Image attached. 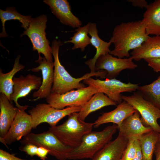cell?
I'll return each mask as SVG.
<instances>
[{"instance_id": "obj_1", "label": "cell", "mask_w": 160, "mask_h": 160, "mask_svg": "<svg viewBox=\"0 0 160 160\" xmlns=\"http://www.w3.org/2000/svg\"><path fill=\"white\" fill-rule=\"evenodd\" d=\"M149 36L142 20L122 22L113 29L109 41L114 48L109 53L119 58L128 57L129 51L140 47Z\"/></svg>"}, {"instance_id": "obj_2", "label": "cell", "mask_w": 160, "mask_h": 160, "mask_svg": "<svg viewBox=\"0 0 160 160\" xmlns=\"http://www.w3.org/2000/svg\"><path fill=\"white\" fill-rule=\"evenodd\" d=\"M62 45L60 40L54 39L52 43L54 67L53 82L51 93L62 94L75 89L84 87L85 85L81 81L93 76L99 77L102 79L106 77L107 72L103 70L87 73L79 78L72 77L61 64L59 60V50Z\"/></svg>"}, {"instance_id": "obj_3", "label": "cell", "mask_w": 160, "mask_h": 160, "mask_svg": "<svg viewBox=\"0 0 160 160\" xmlns=\"http://www.w3.org/2000/svg\"><path fill=\"white\" fill-rule=\"evenodd\" d=\"M93 126V123L86 122L81 119L78 112H75L69 116L63 124L50 127L48 130L64 145L73 149L78 147L84 137L92 131Z\"/></svg>"}, {"instance_id": "obj_4", "label": "cell", "mask_w": 160, "mask_h": 160, "mask_svg": "<svg viewBox=\"0 0 160 160\" xmlns=\"http://www.w3.org/2000/svg\"><path fill=\"white\" fill-rule=\"evenodd\" d=\"M118 129L117 125L113 124L103 130L90 132L83 137L80 144L72 149L68 157L71 160L92 159L107 144L111 141Z\"/></svg>"}, {"instance_id": "obj_5", "label": "cell", "mask_w": 160, "mask_h": 160, "mask_svg": "<svg viewBox=\"0 0 160 160\" xmlns=\"http://www.w3.org/2000/svg\"><path fill=\"white\" fill-rule=\"evenodd\" d=\"M47 21V17L44 15L32 18L28 28L23 31L21 36H28L32 44L33 51L36 50L39 55L41 53L47 60L53 62L52 48L46 38L45 31Z\"/></svg>"}, {"instance_id": "obj_6", "label": "cell", "mask_w": 160, "mask_h": 160, "mask_svg": "<svg viewBox=\"0 0 160 160\" xmlns=\"http://www.w3.org/2000/svg\"><path fill=\"white\" fill-rule=\"evenodd\" d=\"M20 143L24 145L31 144L44 148L49 151V154L59 160L68 159L72 149L64 145L49 130L39 134L30 133L24 137Z\"/></svg>"}, {"instance_id": "obj_7", "label": "cell", "mask_w": 160, "mask_h": 160, "mask_svg": "<svg viewBox=\"0 0 160 160\" xmlns=\"http://www.w3.org/2000/svg\"><path fill=\"white\" fill-rule=\"evenodd\" d=\"M100 90L91 85L72 90L63 94L51 93L46 98L48 104L58 109L65 107H82L95 93Z\"/></svg>"}, {"instance_id": "obj_8", "label": "cell", "mask_w": 160, "mask_h": 160, "mask_svg": "<svg viewBox=\"0 0 160 160\" xmlns=\"http://www.w3.org/2000/svg\"><path fill=\"white\" fill-rule=\"evenodd\" d=\"M81 108L80 106H73L58 109L48 103H39L28 112L31 117L32 129H35L43 123H48L51 127H55L63 118L79 112Z\"/></svg>"}, {"instance_id": "obj_9", "label": "cell", "mask_w": 160, "mask_h": 160, "mask_svg": "<svg viewBox=\"0 0 160 160\" xmlns=\"http://www.w3.org/2000/svg\"><path fill=\"white\" fill-rule=\"evenodd\" d=\"M121 98L139 112L145 125L150 127L154 131L160 132V126L157 122L158 119H160L159 109L145 99L138 92L130 96L122 95Z\"/></svg>"}, {"instance_id": "obj_10", "label": "cell", "mask_w": 160, "mask_h": 160, "mask_svg": "<svg viewBox=\"0 0 160 160\" xmlns=\"http://www.w3.org/2000/svg\"><path fill=\"white\" fill-rule=\"evenodd\" d=\"M83 82L95 87L118 104L122 102L121 93L135 91L139 86L138 84L126 83L115 78L101 80L91 77L84 80Z\"/></svg>"}, {"instance_id": "obj_11", "label": "cell", "mask_w": 160, "mask_h": 160, "mask_svg": "<svg viewBox=\"0 0 160 160\" xmlns=\"http://www.w3.org/2000/svg\"><path fill=\"white\" fill-rule=\"evenodd\" d=\"M28 107L26 105L18 108L16 116L8 132L4 138H0V142L6 147L31 133L32 129L31 117L25 111Z\"/></svg>"}, {"instance_id": "obj_12", "label": "cell", "mask_w": 160, "mask_h": 160, "mask_svg": "<svg viewBox=\"0 0 160 160\" xmlns=\"http://www.w3.org/2000/svg\"><path fill=\"white\" fill-rule=\"evenodd\" d=\"M133 60L131 57L128 58H117L108 53L100 56L97 59L95 65V71H106L107 72V78H115L124 69H134L136 68L137 65Z\"/></svg>"}, {"instance_id": "obj_13", "label": "cell", "mask_w": 160, "mask_h": 160, "mask_svg": "<svg viewBox=\"0 0 160 160\" xmlns=\"http://www.w3.org/2000/svg\"><path fill=\"white\" fill-rule=\"evenodd\" d=\"M36 62L38 63L39 65L33 68L30 70L35 72L41 71L42 79L41 86L33 93V97L35 99L31 100L35 101L43 98H46L51 93L53 82L54 67L53 61H49L40 55H39L38 59Z\"/></svg>"}, {"instance_id": "obj_14", "label": "cell", "mask_w": 160, "mask_h": 160, "mask_svg": "<svg viewBox=\"0 0 160 160\" xmlns=\"http://www.w3.org/2000/svg\"><path fill=\"white\" fill-rule=\"evenodd\" d=\"M42 82L40 77L31 74L25 76L21 75L18 78L14 77L13 92L10 97V102L13 101L17 108H21L22 106L18 103V99L26 97L33 90H38L41 85Z\"/></svg>"}, {"instance_id": "obj_15", "label": "cell", "mask_w": 160, "mask_h": 160, "mask_svg": "<svg viewBox=\"0 0 160 160\" xmlns=\"http://www.w3.org/2000/svg\"><path fill=\"white\" fill-rule=\"evenodd\" d=\"M117 126L119 133L128 140L138 139L144 134L153 130L150 127L143 124L137 111L127 118Z\"/></svg>"}, {"instance_id": "obj_16", "label": "cell", "mask_w": 160, "mask_h": 160, "mask_svg": "<svg viewBox=\"0 0 160 160\" xmlns=\"http://www.w3.org/2000/svg\"><path fill=\"white\" fill-rule=\"evenodd\" d=\"M44 2L49 7L52 12L63 24L78 28L82 22L71 12V5L67 0H44Z\"/></svg>"}, {"instance_id": "obj_17", "label": "cell", "mask_w": 160, "mask_h": 160, "mask_svg": "<svg viewBox=\"0 0 160 160\" xmlns=\"http://www.w3.org/2000/svg\"><path fill=\"white\" fill-rule=\"evenodd\" d=\"M136 110L126 101L123 100L111 111L104 113L94 122L93 127L97 128L101 125L111 123L117 126Z\"/></svg>"}, {"instance_id": "obj_18", "label": "cell", "mask_w": 160, "mask_h": 160, "mask_svg": "<svg viewBox=\"0 0 160 160\" xmlns=\"http://www.w3.org/2000/svg\"><path fill=\"white\" fill-rule=\"evenodd\" d=\"M128 141L119 133L117 137L107 144L92 160H120Z\"/></svg>"}, {"instance_id": "obj_19", "label": "cell", "mask_w": 160, "mask_h": 160, "mask_svg": "<svg viewBox=\"0 0 160 160\" xmlns=\"http://www.w3.org/2000/svg\"><path fill=\"white\" fill-rule=\"evenodd\" d=\"M89 24L88 33L91 36V43L95 48L96 52L93 58L86 61L85 63L88 66L90 72L94 73L96 72L95 65L97 60L100 56L110 53L109 47L111 44L100 38L95 23L89 22Z\"/></svg>"}, {"instance_id": "obj_20", "label": "cell", "mask_w": 160, "mask_h": 160, "mask_svg": "<svg viewBox=\"0 0 160 160\" xmlns=\"http://www.w3.org/2000/svg\"><path fill=\"white\" fill-rule=\"evenodd\" d=\"M133 60L160 57V35L149 36L139 47L130 53Z\"/></svg>"}, {"instance_id": "obj_21", "label": "cell", "mask_w": 160, "mask_h": 160, "mask_svg": "<svg viewBox=\"0 0 160 160\" xmlns=\"http://www.w3.org/2000/svg\"><path fill=\"white\" fill-rule=\"evenodd\" d=\"M15 107L7 96L0 95V138H4L8 132L17 113Z\"/></svg>"}, {"instance_id": "obj_22", "label": "cell", "mask_w": 160, "mask_h": 160, "mask_svg": "<svg viewBox=\"0 0 160 160\" xmlns=\"http://www.w3.org/2000/svg\"><path fill=\"white\" fill-rule=\"evenodd\" d=\"M142 20L146 26L148 36L160 35V0H155L146 9Z\"/></svg>"}, {"instance_id": "obj_23", "label": "cell", "mask_w": 160, "mask_h": 160, "mask_svg": "<svg viewBox=\"0 0 160 160\" xmlns=\"http://www.w3.org/2000/svg\"><path fill=\"white\" fill-rule=\"evenodd\" d=\"M117 103L103 93L97 92L81 107V110L78 112L79 117L84 121L91 113L105 106L116 105Z\"/></svg>"}, {"instance_id": "obj_24", "label": "cell", "mask_w": 160, "mask_h": 160, "mask_svg": "<svg viewBox=\"0 0 160 160\" xmlns=\"http://www.w3.org/2000/svg\"><path fill=\"white\" fill-rule=\"evenodd\" d=\"M20 57V55L17 56L13 67L9 72L4 73L2 70L1 69L0 70V92L5 95L9 101L10 96L13 92L14 76L25 67L24 65L19 63Z\"/></svg>"}, {"instance_id": "obj_25", "label": "cell", "mask_w": 160, "mask_h": 160, "mask_svg": "<svg viewBox=\"0 0 160 160\" xmlns=\"http://www.w3.org/2000/svg\"><path fill=\"white\" fill-rule=\"evenodd\" d=\"M30 15H21L14 7H7L5 10L0 9V18L2 26V31L0 34V37H6L8 36L5 28V23L7 20H19L22 24L21 26L25 30L28 28L31 19Z\"/></svg>"}, {"instance_id": "obj_26", "label": "cell", "mask_w": 160, "mask_h": 160, "mask_svg": "<svg viewBox=\"0 0 160 160\" xmlns=\"http://www.w3.org/2000/svg\"><path fill=\"white\" fill-rule=\"evenodd\" d=\"M159 132L152 130L141 136L139 141L143 160H152L156 146L158 142Z\"/></svg>"}, {"instance_id": "obj_27", "label": "cell", "mask_w": 160, "mask_h": 160, "mask_svg": "<svg viewBox=\"0 0 160 160\" xmlns=\"http://www.w3.org/2000/svg\"><path fill=\"white\" fill-rule=\"evenodd\" d=\"M137 90L145 99L160 109V75L151 83L139 86Z\"/></svg>"}, {"instance_id": "obj_28", "label": "cell", "mask_w": 160, "mask_h": 160, "mask_svg": "<svg viewBox=\"0 0 160 160\" xmlns=\"http://www.w3.org/2000/svg\"><path fill=\"white\" fill-rule=\"evenodd\" d=\"M89 24V23L85 25L76 29L75 32L70 39L64 41V43H72L74 45L72 49H79L83 52L85 48L91 44V38L88 35Z\"/></svg>"}, {"instance_id": "obj_29", "label": "cell", "mask_w": 160, "mask_h": 160, "mask_svg": "<svg viewBox=\"0 0 160 160\" xmlns=\"http://www.w3.org/2000/svg\"><path fill=\"white\" fill-rule=\"evenodd\" d=\"M138 142V139L129 140L120 160H132L136 154Z\"/></svg>"}, {"instance_id": "obj_30", "label": "cell", "mask_w": 160, "mask_h": 160, "mask_svg": "<svg viewBox=\"0 0 160 160\" xmlns=\"http://www.w3.org/2000/svg\"><path fill=\"white\" fill-rule=\"evenodd\" d=\"M38 147L35 145L28 144L20 147L19 150L21 151L25 152L27 154L33 156L36 155Z\"/></svg>"}, {"instance_id": "obj_31", "label": "cell", "mask_w": 160, "mask_h": 160, "mask_svg": "<svg viewBox=\"0 0 160 160\" xmlns=\"http://www.w3.org/2000/svg\"><path fill=\"white\" fill-rule=\"evenodd\" d=\"M148 65L155 72H160V57L155 58H147L144 59Z\"/></svg>"}, {"instance_id": "obj_32", "label": "cell", "mask_w": 160, "mask_h": 160, "mask_svg": "<svg viewBox=\"0 0 160 160\" xmlns=\"http://www.w3.org/2000/svg\"><path fill=\"white\" fill-rule=\"evenodd\" d=\"M0 160H35L34 159H25L16 156L2 149H0Z\"/></svg>"}, {"instance_id": "obj_33", "label": "cell", "mask_w": 160, "mask_h": 160, "mask_svg": "<svg viewBox=\"0 0 160 160\" xmlns=\"http://www.w3.org/2000/svg\"><path fill=\"white\" fill-rule=\"evenodd\" d=\"M127 1L131 3L133 6L142 9H146L149 4L148 2L145 0H127Z\"/></svg>"}, {"instance_id": "obj_34", "label": "cell", "mask_w": 160, "mask_h": 160, "mask_svg": "<svg viewBox=\"0 0 160 160\" xmlns=\"http://www.w3.org/2000/svg\"><path fill=\"white\" fill-rule=\"evenodd\" d=\"M49 153V151L44 148L38 147L36 155L42 160H45L47 158V156Z\"/></svg>"}, {"instance_id": "obj_35", "label": "cell", "mask_w": 160, "mask_h": 160, "mask_svg": "<svg viewBox=\"0 0 160 160\" xmlns=\"http://www.w3.org/2000/svg\"><path fill=\"white\" fill-rule=\"evenodd\" d=\"M132 160H143L142 154L139 140L136 154L135 157Z\"/></svg>"}, {"instance_id": "obj_36", "label": "cell", "mask_w": 160, "mask_h": 160, "mask_svg": "<svg viewBox=\"0 0 160 160\" xmlns=\"http://www.w3.org/2000/svg\"><path fill=\"white\" fill-rule=\"evenodd\" d=\"M154 153L156 157L155 160H160V142L157 143Z\"/></svg>"}, {"instance_id": "obj_37", "label": "cell", "mask_w": 160, "mask_h": 160, "mask_svg": "<svg viewBox=\"0 0 160 160\" xmlns=\"http://www.w3.org/2000/svg\"><path fill=\"white\" fill-rule=\"evenodd\" d=\"M160 142V132L159 133V140H158V142Z\"/></svg>"}]
</instances>
